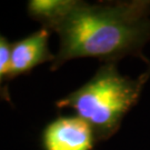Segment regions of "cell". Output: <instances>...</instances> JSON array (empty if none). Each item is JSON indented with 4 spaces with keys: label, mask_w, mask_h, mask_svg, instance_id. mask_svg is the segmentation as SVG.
Masks as SVG:
<instances>
[{
    "label": "cell",
    "mask_w": 150,
    "mask_h": 150,
    "mask_svg": "<svg viewBox=\"0 0 150 150\" xmlns=\"http://www.w3.org/2000/svg\"><path fill=\"white\" fill-rule=\"evenodd\" d=\"M142 2L89 5L78 1L52 30L60 39L51 70L75 58L112 59L138 49L149 38Z\"/></svg>",
    "instance_id": "1"
},
{
    "label": "cell",
    "mask_w": 150,
    "mask_h": 150,
    "mask_svg": "<svg viewBox=\"0 0 150 150\" xmlns=\"http://www.w3.org/2000/svg\"><path fill=\"white\" fill-rule=\"evenodd\" d=\"M49 31V29L42 27L11 45L8 80L27 75L39 64L54 61L56 56L50 52L48 46Z\"/></svg>",
    "instance_id": "4"
},
{
    "label": "cell",
    "mask_w": 150,
    "mask_h": 150,
    "mask_svg": "<svg viewBox=\"0 0 150 150\" xmlns=\"http://www.w3.org/2000/svg\"><path fill=\"white\" fill-rule=\"evenodd\" d=\"M76 0H31L28 2V15L42 23L43 28H52L77 5Z\"/></svg>",
    "instance_id": "5"
},
{
    "label": "cell",
    "mask_w": 150,
    "mask_h": 150,
    "mask_svg": "<svg viewBox=\"0 0 150 150\" xmlns=\"http://www.w3.org/2000/svg\"><path fill=\"white\" fill-rule=\"evenodd\" d=\"M11 43L0 33V99L11 103L8 87L6 82L8 80L9 64H10Z\"/></svg>",
    "instance_id": "6"
},
{
    "label": "cell",
    "mask_w": 150,
    "mask_h": 150,
    "mask_svg": "<svg viewBox=\"0 0 150 150\" xmlns=\"http://www.w3.org/2000/svg\"><path fill=\"white\" fill-rule=\"evenodd\" d=\"M95 134L88 123L78 116L59 117L45 128V150H91Z\"/></svg>",
    "instance_id": "3"
},
{
    "label": "cell",
    "mask_w": 150,
    "mask_h": 150,
    "mask_svg": "<svg viewBox=\"0 0 150 150\" xmlns=\"http://www.w3.org/2000/svg\"><path fill=\"white\" fill-rule=\"evenodd\" d=\"M142 82L120 75L113 64H105L87 83L57 101L58 108H70L91 127L96 138L113 132L138 100Z\"/></svg>",
    "instance_id": "2"
}]
</instances>
